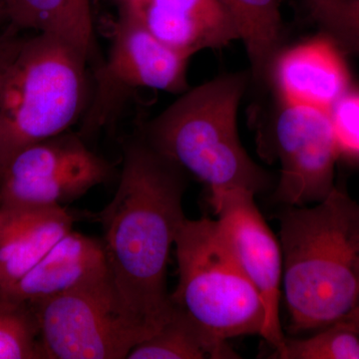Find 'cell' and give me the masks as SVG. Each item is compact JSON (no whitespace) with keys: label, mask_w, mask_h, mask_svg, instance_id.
I'll list each match as a JSON object with an SVG mask.
<instances>
[{"label":"cell","mask_w":359,"mask_h":359,"mask_svg":"<svg viewBox=\"0 0 359 359\" xmlns=\"http://www.w3.org/2000/svg\"><path fill=\"white\" fill-rule=\"evenodd\" d=\"M18 30L9 26L6 32L0 33V86L2 77L6 72L7 66L11 62L15 54L20 50L21 44L25 39L16 34Z\"/></svg>","instance_id":"obj_22"},{"label":"cell","mask_w":359,"mask_h":359,"mask_svg":"<svg viewBox=\"0 0 359 359\" xmlns=\"http://www.w3.org/2000/svg\"><path fill=\"white\" fill-rule=\"evenodd\" d=\"M341 1V0H308L309 7L311 9L316 8L323 6H327V4H334V2Z\"/></svg>","instance_id":"obj_23"},{"label":"cell","mask_w":359,"mask_h":359,"mask_svg":"<svg viewBox=\"0 0 359 359\" xmlns=\"http://www.w3.org/2000/svg\"><path fill=\"white\" fill-rule=\"evenodd\" d=\"M256 196L245 189H233L210 195V202L233 256L261 295L266 309L262 337L276 351L285 340L280 320L283 250L257 208Z\"/></svg>","instance_id":"obj_10"},{"label":"cell","mask_w":359,"mask_h":359,"mask_svg":"<svg viewBox=\"0 0 359 359\" xmlns=\"http://www.w3.org/2000/svg\"><path fill=\"white\" fill-rule=\"evenodd\" d=\"M6 20L14 29L61 40L87 61L95 56L90 0H6Z\"/></svg>","instance_id":"obj_15"},{"label":"cell","mask_w":359,"mask_h":359,"mask_svg":"<svg viewBox=\"0 0 359 359\" xmlns=\"http://www.w3.org/2000/svg\"><path fill=\"white\" fill-rule=\"evenodd\" d=\"M340 321L346 323L349 327L353 328L359 334V316H356V318H346Z\"/></svg>","instance_id":"obj_24"},{"label":"cell","mask_w":359,"mask_h":359,"mask_svg":"<svg viewBox=\"0 0 359 359\" xmlns=\"http://www.w3.org/2000/svg\"><path fill=\"white\" fill-rule=\"evenodd\" d=\"M87 62L49 35L25 39L0 86V172L20 151L76 121L86 108Z\"/></svg>","instance_id":"obj_4"},{"label":"cell","mask_w":359,"mask_h":359,"mask_svg":"<svg viewBox=\"0 0 359 359\" xmlns=\"http://www.w3.org/2000/svg\"><path fill=\"white\" fill-rule=\"evenodd\" d=\"M247 83V75L228 74L188 89L144 134L158 152L203 182L210 195L233 189L257 195L271 186V177L238 136V110Z\"/></svg>","instance_id":"obj_3"},{"label":"cell","mask_w":359,"mask_h":359,"mask_svg":"<svg viewBox=\"0 0 359 359\" xmlns=\"http://www.w3.org/2000/svg\"><path fill=\"white\" fill-rule=\"evenodd\" d=\"M113 173L112 165L90 150L79 134L65 132L28 146L7 163L0 172V209L62 205Z\"/></svg>","instance_id":"obj_8"},{"label":"cell","mask_w":359,"mask_h":359,"mask_svg":"<svg viewBox=\"0 0 359 359\" xmlns=\"http://www.w3.org/2000/svg\"><path fill=\"white\" fill-rule=\"evenodd\" d=\"M356 316H359V302L358 304H356L355 308L353 309V311H351L348 316H346V318H356Z\"/></svg>","instance_id":"obj_26"},{"label":"cell","mask_w":359,"mask_h":359,"mask_svg":"<svg viewBox=\"0 0 359 359\" xmlns=\"http://www.w3.org/2000/svg\"><path fill=\"white\" fill-rule=\"evenodd\" d=\"M184 170L145 138L124 147L119 185L100 212L103 249L111 283L144 340L173 311L167 268L177 233L185 221Z\"/></svg>","instance_id":"obj_1"},{"label":"cell","mask_w":359,"mask_h":359,"mask_svg":"<svg viewBox=\"0 0 359 359\" xmlns=\"http://www.w3.org/2000/svg\"><path fill=\"white\" fill-rule=\"evenodd\" d=\"M33 306L44 358H127L144 340L123 309L109 273Z\"/></svg>","instance_id":"obj_7"},{"label":"cell","mask_w":359,"mask_h":359,"mask_svg":"<svg viewBox=\"0 0 359 359\" xmlns=\"http://www.w3.org/2000/svg\"><path fill=\"white\" fill-rule=\"evenodd\" d=\"M107 275L102 242L72 230L0 297L36 304Z\"/></svg>","instance_id":"obj_13"},{"label":"cell","mask_w":359,"mask_h":359,"mask_svg":"<svg viewBox=\"0 0 359 359\" xmlns=\"http://www.w3.org/2000/svg\"><path fill=\"white\" fill-rule=\"evenodd\" d=\"M237 28L252 65V75L264 81L271 74L282 43L278 0H219Z\"/></svg>","instance_id":"obj_16"},{"label":"cell","mask_w":359,"mask_h":359,"mask_svg":"<svg viewBox=\"0 0 359 359\" xmlns=\"http://www.w3.org/2000/svg\"><path fill=\"white\" fill-rule=\"evenodd\" d=\"M26 306L0 297V359L44 358L36 316Z\"/></svg>","instance_id":"obj_19"},{"label":"cell","mask_w":359,"mask_h":359,"mask_svg":"<svg viewBox=\"0 0 359 359\" xmlns=\"http://www.w3.org/2000/svg\"><path fill=\"white\" fill-rule=\"evenodd\" d=\"M340 154L359 157V93L346 92L330 111Z\"/></svg>","instance_id":"obj_21"},{"label":"cell","mask_w":359,"mask_h":359,"mask_svg":"<svg viewBox=\"0 0 359 359\" xmlns=\"http://www.w3.org/2000/svg\"><path fill=\"white\" fill-rule=\"evenodd\" d=\"M0 219H1V211H0Z\"/></svg>","instance_id":"obj_28"},{"label":"cell","mask_w":359,"mask_h":359,"mask_svg":"<svg viewBox=\"0 0 359 359\" xmlns=\"http://www.w3.org/2000/svg\"><path fill=\"white\" fill-rule=\"evenodd\" d=\"M189 57L149 30L138 7L126 2L115 25L107 58L97 66L94 89L82 118V138L110 126L136 90L182 94L188 90Z\"/></svg>","instance_id":"obj_6"},{"label":"cell","mask_w":359,"mask_h":359,"mask_svg":"<svg viewBox=\"0 0 359 359\" xmlns=\"http://www.w3.org/2000/svg\"><path fill=\"white\" fill-rule=\"evenodd\" d=\"M6 20V0H0V20Z\"/></svg>","instance_id":"obj_25"},{"label":"cell","mask_w":359,"mask_h":359,"mask_svg":"<svg viewBox=\"0 0 359 359\" xmlns=\"http://www.w3.org/2000/svg\"><path fill=\"white\" fill-rule=\"evenodd\" d=\"M314 20L339 48L359 56V0H341L311 9Z\"/></svg>","instance_id":"obj_20"},{"label":"cell","mask_w":359,"mask_h":359,"mask_svg":"<svg viewBox=\"0 0 359 359\" xmlns=\"http://www.w3.org/2000/svg\"><path fill=\"white\" fill-rule=\"evenodd\" d=\"M283 287L295 334L344 320L359 302V203L334 187L280 216Z\"/></svg>","instance_id":"obj_2"},{"label":"cell","mask_w":359,"mask_h":359,"mask_svg":"<svg viewBox=\"0 0 359 359\" xmlns=\"http://www.w3.org/2000/svg\"><path fill=\"white\" fill-rule=\"evenodd\" d=\"M273 149L282 167L275 193L280 204H316L334 190L340 153L330 112L283 104L276 120Z\"/></svg>","instance_id":"obj_9"},{"label":"cell","mask_w":359,"mask_h":359,"mask_svg":"<svg viewBox=\"0 0 359 359\" xmlns=\"http://www.w3.org/2000/svg\"><path fill=\"white\" fill-rule=\"evenodd\" d=\"M179 282L172 304L211 341L263 334L266 323L261 295L233 256L218 219H185L177 233Z\"/></svg>","instance_id":"obj_5"},{"label":"cell","mask_w":359,"mask_h":359,"mask_svg":"<svg viewBox=\"0 0 359 359\" xmlns=\"http://www.w3.org/2000/svg\"><path fill=\"white\" fill-rule=\"evenodd\" d=\"M271 358L278 359H359V334L339 321L306 339L285 337L280 348Z\"/></svg>","instance_id":"obj_18"},{"label":"cell","mask_w":359,"mask_h":359,"mask_svg":"<svg viewBox=\"0 0 359 359\" xmlns=\"http://www.w3.org/2000/svg\"><path fill=\"white\" fill-rule=\"evenodd\" d=\"M133 4L158 39L189 57L240 40L237 28L219 0H143Z\"/></svg>","instance_id":"obj_12"},{"label":"cell","mask_w":359,"mask_h":359,"mask_svg":"<svg viewBox=\"0 0 359 359\" xmlns=\"http://www.w3.org/2000/svg\"><path fill=\"white\" fill-rule=\"evenodd\" d=\"M0 211V292H4L73 230L74 218L62 205Z\"/></svg>","instance_id":"obj_14"},{"label":"cell","mask_w":359,"mask_h":359,"mask_svg":"<svg viewBox=\"0 0 359 359\" xmlns=\"http://www.w3.org/2000/svg\"><path fill=\"white\" fill-rule=\"evenodd\" d=\"M271 74L283 104L327 112L348 92L351 82L339 46L327 36L278 54Z\"/></svg>","instance_id":"obj_11"},{"label":"cell","mask_w":359,"mask_h":359,"mask_svg":"<svg viewBox=\"0 0 359 359\" xmlns=\"http://www.w3.org/2000/svg\"><path fill=\"white\" fill-rule=\"evenodd\" d=\"M230 346L211 341L185 313L173 304L167 323L131 349L128 359H235Z\"/></svg>","instance_id":"obj_17"},{"label":"cell","mask_w":359,"mask_h":359,"mask_svg":"<svg viewBox=\"0 0 359 359\" xmlns=\"http://www.w3.org/2000/svg\"><path fill=\"white\" fill-rule=\"evenodd\" d=\"M143 0H126V2H142Z\"/></svg>","instance_id":"obj_27"}]
</instances>
